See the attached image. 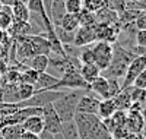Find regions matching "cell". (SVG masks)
Listing matches in <instances>:
<instances>
[{
    "instance_id": "1",
    "label": "cell",
    "mask_w": 146,
    "mask_h": 139,
    "mask_svg": "<svg viewBox=\"0 0 146 139\" xmlns=\"http://www.w3.org/2000/svg\"><path fill=\"white\" fill-rule=\"evenodd\" d=\"M137 57L131 50L123 47L121 44H117L114 47V54H113V60L110 63V66L101 72V75L107 79H123L124 75H126V70H127V66L130 65V61Z\"/></svg>"
},
{
    "instance_id": "2",
    "label": "cell",
    "mask_w": 146,
    "mask_h": 139,
    "mask_svg": "<svg viewBox=\"0 0 146 139\" xmlns=\"http://www.w3.org/2000/svg\"><path fill=\"white\" fill-rule=\"evenodd\" d=\"M86 91H88V90L66 91L58 100H56V101H53V103H51L54 111L57 113V116H58L60 120H62V123L70 122V120L75 119L76 107H78V104H79L82 95L86 92Z\"/></svg>"
},
{
    "instance_id": "3",
    "label": "cell",
    "mask_w": 146,
    "mask_h": 139,
    "mask_svg": "<svg viewBox=\"0 0 146 139\" xmlns=\"http://www.w3.org/2000/svg\"><path fill=\"white\" fill-rule=\"evenodd\" d=\"M91 50L94 56V65H96L101 72H104L113 60L114 45L104 41H96L94 45H91Z\"/></svg>"
},
{
    "instance_id": "4",
    "label": "cell",
    "mask_w": 146,
    "mask_h": 139,
    "mask_svg": "<svg viewBox=\"0 0 146 139\" xmlns=\"http://www.w3.org/2000/svg\"><path fill=\"white\" fill-rule=\"evenodd\" d=\"M142 110L143 106L137 104V103H133L131 107L127 110V122H126V129L133 133V135H139L142 133L143 128H145V117L142 114Z\"/></svg>"
},
{
    "instance_id": "5",
    "label": "cell",
    "mask_w": 146,
    "mask_h": 139,
    "mask_svg": "<svg viewBox=\"0 0 146 139\" xmlns=\"http://www.w3.org/2000/svg\"><path fill=\"white\" fill-rule=\"evenodd\" d=\"M146 69V56H137L135 57L130 65L127 66L126 75L123 78V82H121V90H127L133 85V82L136 81V78Z\"/></svg>"
},
{
    "instance_id": "6",
    "label": "cell",
    "mask_w": 146,
    "mask_h": 139,
    "mask_svg": "<svg viewBox=\"0 0 146 139\" xmlns=\"http://www.w3.org/2000/svg\"><path fill=\"white\" fill-rule=\"evenodd\" d=\"M41 117L44 120V130L53 135H62V120L58 119L51 104H45L42 107Z\"/></svg>"
},
{
    "instance_id": "7",
    "label": "cell",
    "mask_w": 146,
    "mask_h": 139,
    "mask_svg": "<svg viewBox=\"0 0 146 139\" xmlns=\"http://www.w3.org/2000/svg\"><path fill=\"white\" fill-rule=\"evenodd\" d=\"M95 32H96V41H104L114 44L118 41L121 28L120 25H101V23H95Z\"/></svg>"
},
{
    "instance_id": "8",
    "label": "cell",
    "mask_w": 146,
    "mask_h": 139,
    "mask_svg": "<svg viewBox=\"0 0 146 139\" xmlns=\"http://www.w3.org/2000/svg\"><path fill=\"white\" fill-rule=\"evenodd\" d=\"M96 43V32H95V25L89 27H79L75 32L73 38V45L80 48V47H88Z\"/></svg>"
},
{
    "instance_id": "9",
    "label": "cell",
    "mask_w": 146,
    "mask_h": 139,
    "mask_svg": "<svg viewBox=\"0 0 146 139\" xmlns=\"http://www.w3.org/2000/svg\"><path fill=\"white\" fill-rule=\"evenodd\" d=\"M100 103H101V100L98 97L94 95L91 91H86V92L82 95L79 104L76 107V113H80V114H94V116H96Z\"/></svg>"
},
{
    "instance_id": "10",
    "label": "cell",
    "mask_w": 146,
    "mask_h": 139,
    "mask_svg": "<svg viewBox=\"0 0 146 139\" xmlns=\"http://www.w3.org/2000/svg\"><path fill=\"white\" fill-rule=\"evenodd\" d=\"M28 41H29V45H31V50H32V57L34 56H50L51 50H50V43H48L47 37L45 35H28L27 37Z\"/></svg>"
},
{
    "instance_id": "11",
    "label": "cell",
    "mask_w": 146,
    "mask_h": 139,
    "mask_svg": "<svg viewBox=\"0 0 146 139\" xmlns=\"http://www.w3.org/2000/svg\"><path fill=\"white\" fill-rule=\"evenodd\" d=\"M66 15V7H64V0H51L50 10H48V18L53 27H60L63 16Z\"/></svg>"
},
{
    "instance_id": "12",
    "label": "cell",
    "mask_w": 146,
    "mask_h": 139,
    "mask_svg": "<svg viewBox=\"0 0 146 139\" xmlns=\"http://www.w3.org/2000/svg\"><path fill=\"white\" fill-rule=\"evenodd\" d=\"M58 84V76L48 73V72H42L38 75V81L34 85L35 92H41V91H53L54 86Z\"/></svg>"
},
{
    "instance_id": "13",
    "label": "cell",
    "mask_w": 146,
    "mask_h": 139,
    "mask_svg": "<svg viewBox=\"0 0 146 139\" xmlns=\"http://www.w3.org/2000/svg\"><path fill=\"white\" fill-rule=\"evenodd\" d=\"M95 19H96V23H101V25H117L118 13L111 7L104 6L98 12H95Z\"/></svg>"
},
{
    "instance_id": "14",
    "label": "cell",
    "mask_w": 146,
    "mask_h": 139,
    "mask_svg": "<svg viewBox=\"0 0 146 139\" xmlns=\"http://www.w3.org/2000/svg\"><path fill=\"white\" fill-rule=\"evenodd\" d=\"M89 91L94 92V95H96L100 100H108V79L100 75L89 84Z\"/></svg>"
},
{
    "instance_id": "15",
    "label": "cell",
    "mask_w": 146,
    "mask_h": 139,
    "mask_svg": "<svg viewBox=\"0 0 146 139\" xmlns=\"http://www.w3.org/2000/svg\"><path fill=\"white\" fill-rule=\"evenodd\" d=\"M22 128H23V132H29V133H34V135H41L44 132V120H42L41 114L31 116L22 123Z\"/></svg>"
},
{
    "instance_id": "16",
    "label": "cell",
    "mask_w": 146,
    "mask_h": 139,
    "mask_svg": "<svg viewBox=\"0 0 146 139\" xmlns=\"http://www.w3.org/2000/svg\"><path fill=\"white\" fill-rule=\"evenodd\" d=\"M28 63H25V66H28L29 69L38 72V73H42V72H47V69L50 67V59L48 56H34L31 57L29 60H27Z\"/></svg>"
},
{
    "instance_id": "17",
    "label": "cell",
    "mask_w": 146,
    "mask_h": 139,
    "mask_svg": "<svg viewBox=\"0 0 146 139\" xmlns=\"http://www.w3.org/2000/svg\"><path fill=\"white\" fill-rule=\"evenodd\" d=\"M3 91V103H21L19 100V84H5L2 85Z\"/></svg>"
},
{
    "instance_id": "18",
    "label": "cell",
    "mask_w": 146,
    "mask_h": 139,
    "mask_svg": "<svg viewBox=\"0 0 146 139\" xmlns=\"http://www.w3.org/2000/svg\"><path fill=\"white\" fill-rule=\"evenodd\" d=\"M115 111H117V107H115L114 100H111V98H108V100H101L96 116H98L101 120H105V119H110V117H111Z\"/></svg>"
},
{
    "instance_id": "19",
    "label": "cell",
    "mask_w": 146,
    "mask_h": 139,
    "mask_svg": "<svg viewBox=\"0 0 146 139\" xmlns=\"http://www.w3.org/2000/svg\"><path fill=\"white\" fill-rule=\"evenodd\" d=\"M79 27H80L79 16L78 15H73V13H66L63 16L62 22H60V28H62L63 31H66V32H69V34H75Z\"/></svg>"
},
{
    "instance_id": "20",
    "label": "cell",
    "mask_w": 146,
    "mask_h": 139,
    "mask_svg": "<svg viewBox=\"0 0 146 139\" xmlns=\"http://www.w3.org/2000/svg\"><path fill=\"white\" fill-rule=\"evenodd\" d=\"M79 73H80L82 79L89 85L92 81H95L101 75V70L98 69V66L92 63V65H82L79 69Z\"/></svg>"
},
{
    "instance_id": "21",
    "label": "cell",
    "mask_w": 146,
    "mask_h": 139,
    "mask_svg": "<svg viewBox=\"0 0 146 139\" xmlns=\"http://www.w3.org/2000/svg\"><path fill=\"white\" fill-rule=\"evenodd\" d=\"M12 16H13V22H29L31 12L25 3H18L12 7Z\"/></svg>"
},
{
    "instance_id": "22",
    "label": "cell",
    "mask_w": 146,
    "mask_h": 139,
    "mask_svg": "<svg viewBox=\"0 0 146 139\" xmlns=\"http://www.w3.org/2000/svg\"><path fill=\"white\" fill-rule=\"evenodd\" d=\"M113 100H114V103H115L117 110H123V111H127L131 107V104H133L129 88H127V90H121V92L115 98H113Z\"/></svg>"
},
{
    "instance_id": "23",
    "label": "cell",
    "mask_w": 146,
    "mask_h": 139,
    "mask_svg": "<svg viewBox=\"0 0 146 139\" xmlns=\"http://www.w3.org/2000/svg\"><path fill=\"white\" fill-rule=\"evenodd\" d=\"M22 133H23L22 124H10L0 128V136L3 139H21Z\"/></svg>"
},
{
    "instance_id": "24",
    "label": "cell",
    "mask_w": 146,
    "mask_h": 139,
    "mask_svg": "<svg viewBox=\"0 0 146 139\" xmlns=\"http://www.w3.org/2000/svg\"><path fill=\"white\" fill-rule=\"evenodd\" d=\"M62 136L63 139H80L75 120L62 123Z\"/></svg>"
},
{
    "instance_id": "25",
    "label": "cell",
    "mask_w": 146,
    "mask_h": 139,
    "mask_svg": "<svg viewBox=\"0 0 146 139\" xmlns=\"http://www.w3.org/2000/svg\"><path fill=\"white\" fill-rule=\"evenodd\" d=\"M12 23H13V16H12V7L2 6V13H0V31H7Z\"/></svg>"
},
{
    "instance_id": "26",
    "label": "cell",
    "mask_w": 146,
    "mask_h": 139,
    "mask_svg": "<svg viewBox=\"0 0 146 139\" xmlns=\"http://www.w3.org/2000/svg\"><path fill=\"white\" fill-rule=\"evenodd\" d=\"M38 72H35L29 67H27L23 72H21V84H28V85H35L38 81Z\"/></svg>"
},
{
    "instance_id": "27",
    "label": "cell",
    "mask_w": 146,
    "mask_h": 139,
    "mask_svg": "<svg viewBox=\"0 0 146 139\" xmlns=\"http://www.w3.org/2000/svg\"><path fill=\"white\" fill-rule=\"evenodd\" d=\"M82 3H83V9L88 12H92V13L98 12L104 6H108L107 0H82Z\"/></svg>"
},
{
    "instance_id": "28",
    "label": "cell",
    "mask_w": 146,
    "mask_h": 139,
    "mask_svg": "<svg viewBox=\"0 0 146 139\" xmlns=\"http://www.w3.org/2000/svg\"><path fill=\"white\" fill-rule=\"evenodd\" d=\"M78 16H79L80 27H89V25H95V23H96L95 13H92V12H88V10H85V9L80 10V13H79Z\"/></svg>"
},
{
    "instance_id": "29",
    "label": "cell",
    "mask_w": 146,
    "mask_h": 139,
    "mask_svg": "<svg viewBox=\"0 0 146 139\" xmlns=\"http://www.w3.org/2000/svg\"><path fill=\"white\" fill-rule=\"evenodd\" d=\"M35 95V88L34 85H28V84H19V100L27 101L29 98H32Z\"/></svg>"
},
{
    "instance_id": "30",
    "label": "cell",
    "mask_w": 146,
    "mask_h": 139,
    "mask_svg": "<svg viewBox=\"0 0 146 139\" xmlns=\"http://www.w3.org/2000/svg\"><path fill=\"white\" fill-rule=\"evenodd\" d=\"M64 7H66V13L79 15L80 10L83 9V3L82 0H64Z\"/></svg>"
},
{
    "instance_id": "31",
    "label": "cell",
    "mask_w": 146,
    "mask_h": 139,
    "mask_svg": "<svg viewBox=\"0 0 146 139\" xmlns=\"http://www.w3.org/2000/svg\"><path fill=\"white\" fill-rule=\"evenodd\" d=\"M121 92V81L108 79V98H115Z\"/></svg>"
},
{
    "instance_id": "32",
    "label": "cell",
    "mask_w": 146,
    "mask_h": 139,
    "mask_svg": "<svg viewBox=\"0 0 146 139\" xmlns=\"http://www.w3.org/2000/svg\"><path fill=\"white\" fill-rule=\"evenodd\" d=\"M79 61L82 63V65H92L94 63V56H92L91 45L83 47V51L79 53Z\"/></svg>"
},
{
    "instance_id": "33",
    "label": "cell",
    "mask_w": 146,
    "mask_h": 139,
    "mask_svg": "<svg viewBox=\"0 0 146 139\" xmlns=\"http://www.w3.org/2000/svg\"><path fill=\"white\" fill-rule=\"evenodd\" d=\"M107 5H108V7H111L113 10H115L118 15L123 13V12L127 9L126 0H107Z\"/></svg>"
},
{
    "instance_id": "34",
    "label": "cell",
    "mask_w": 146,
    "mask_h": 139,
    "mask_svg": "<svg viewBox=\"0 0 146 139\" xmlns=\"http://www.w3.org/2000/svg\"><path fill=\"white\" fill-rule=\"evenodd\" d=\"M5 81L6 84H21V72L12 69L5 75Z\"/></svg>"
},
{
    "instance_id": "35",
    "label": "cell",
    "mask_w": 146,
    "mask_h": 139,
    "mask_svg": "<svg viewBox=\"0 0 146 139\" xmlns=\"http://www.w3.org/2000/svg\"><path fill=\"white\" fill-rule=\"evenodd\" d=\"M135 44H136V47H139L142 50H146V29H142V31L136 32V35H135Z\"/></svg>"
},
{
    "instance_id": "36",
    "label": "cell",
    "mask_w": 146,
    "mask_h": 139,
    "mask_svg": "<svg viewBox=\"0 0 146 139\" xmlns=\"http://www.w3.org/2000/svg\"><path fill=\"white\" fill-rule=\"evenodd\" d=\"M131 86H135V88H139V90H146V69L139 75V76L136 78V81L133 82Z\"/></svg>"
},
{
    "instance_id": "37",
    "label": "cell",
    "mask_w": 146,
    "mask_h": 139,
    "mask_svg": "<svg viewBox=\"0 0 146 139\" xmlns=\"http://www.w3.org/2000/svg\"><path fill=\"white\" fill-rule=\"evenodd\" d=\"M40 139H63L62 135H53V133H48V132H42L40 135Z\"/></svg>"
},
{
    "instance_id": "38",
    "label": "cell",
    "mask_w": 146,
    "mask_h": 139,
    "mask_svg": "<svg viewBox=\"0 0 146 139\" xmlns=\"http://www.w3.org/2000/svg\"><path fill=\"white\" fill-rule=\"evenodd\" d=\"M18 3H21V0H0V5L6 7H13Z\"/></svg>"
},
{
    "instance_id": "39",
    "label": "cell",
    "mask_w": 146,
    "mask_h": 139,
    "mask_svg": "<svg viewBox=\"0 0 146 139\" xmlns=\"http://www.w3.org/2000/svg\"><path fill=\"white\" fill-rule=\"evenodd\" d=\"M21 139H40V135H34V133H29V132H23Z\"/></svg>"
},
{
    "instance_id": "40",
    "label": "cell",
    "mask_w": 146,
    "mask_h": 139,
    "mask_svg": "<svg viewBox=\"0 0 146 139\" xmlns=\"http://www.w3.org/2000/svg\"><path fill=\"white\" fill-rule=\"evenodd\" d=\"M133 139H146L142 133H139V135H135V136H133Z\"/></svg>"
},
{
    "instance_id": "41",
    "label": "cell",
    "mask_w": 146,
    "mask_h": 139,
    "mask_svg": "<svg viewBox=\"0 0 146 139\" xmlns=\"http://www.w3.org/2000/svg\"><path fill=\"white\" fill-rule=\"evenodd\" d=\"M142 114H143V117H145V122H146V106L143 107V110H142Z\"/></svg>"
},
{
    "instance_id": "42",
    "label": "cell",
    "mask_w": 146,
    "mask_h": 139,
    "mask_svg": "<svg viewBox=\"0 0 146 139\" xmlns=\"http://www.w3.org/2000/svg\"><path fill=\"white\" fill-rule=\"evenodd\" d=\"M0 13H2V5H0Z\"/></svg>"
},
{
    "instance_id": "43",
    "label": "cell",
    "mask_w": 146,
    "mask_h": 139,
    "mask_svg": "<svg viewBox=\"0 0 146 139\" xmlns=\"http://www.w3.org/2000/svg\"><path fill=\"white\" fill-rule=\"evenodd\" d=\"M143 13H145V18H146V10H145V12H143Z\"/></svg>"
}]
</instances>
